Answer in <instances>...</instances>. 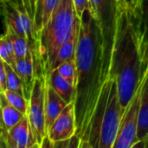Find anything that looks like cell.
Returning a JSON list of instances; mask_svg holds the SVG:
<instances>
[{"label":"cell","mask_w":148,"mask_h":148,"mask_svg":"<svg viewBox=\"0 0 148 148\" xmlns=\"http://www.w3.org/2000/svg\"><path fill=\"white\" fill-rule=\"evenodd\" d=\"M14 2H16L19 6H21L22 8H24L25 9V7H24V4H23V0H14Z\"/></svg>","instance_id":"27"},{"label":"cell","mask_w":148,"mask_h":148,"mask_svg":"<svg viewBox=\"0 0 148 148\" xmlns=\"http://www.w3.org/2000/svg\"><path fill=\"white\" fill-rule=\"evenodd\" d=\"M146 75L143 72L134 14L125 3L120 2V14L109 77L117 83L120 102L124 110Z\"/></svg>","instance_id":"2"},{"label":"cell","mask_w":148,"mask_h":148,"mask_svg":"<svg viewBox=\"0 0 148 148\" xmlns=\"http://www.w3.org/2000/svg\"><path fill=\"white\" fill-rule=\"evenodd\" d=\"M75 62L77 71L75 99V135L81 139L80 147L85 148L88 147L91 121L105 82L101 33L88 4L81 16Z\"/></svg>","instance_id":"1"},{"label":"cell","mask_w":148,"mask_h":148,"mask_svg":"<svg viewBox=\"0 0 148 148\" xmlns=\"http://www.w3.org/2000/svg\"><path fill=\"white\" fill-rule=\"evenodd\" d=\"M37 2H38V0H29V3H30L32 14H33V18H34V15H35V11H36V7Z\"/></svg>","instance_id":"26"},{"label":"cell","mask_w":148,"mask_h":148,"mask_svg":"<svg viewBox=\"0 0 148 148\" xmlns=\"http://www.w3.org/2000/svg\"><path fill=\"white\" fill-rule=\"evenodd\" d=\"M2 7L5 26L10 27L20 36L27 38L30 43H36L34 21L27 10L13 0L2 1Z\"/></svg>","instance_id":"8"},{"label":"cell","mask_w":148,"mask_h":148,"mask_svg":"<svg viewBox=\"0 0 148 148\" xmlns=\"http://www.w3.org/2000/svg\"><path fill=\"white\" fill-rule=\"evenodd\" d=\"M76 133L75 101L67 105L60 115L53 122L47 135L53 143L72 138Z\"/></svg>","instance_id":"9"},{"label":"cell","mask_w":148,"mask_h":148,"mask_svg":"<svg viewBox=\"0 0 148 148\" xmlns=\"http://www.w3.org/2000/svg\"><path fill=\"white\" fill-rule=\"evenodd\" d=\"M66 101L53 88L46 77L45 84V121H46V132L60 115L63 109L67 107Z\"/></svg>","instance_id":"12"},{"label":"cell","mask_w":148,"mask_h":148,"mask_svg":"<svg viewBox=\"0 0 148 148\" xmlns=\"http://www.w3.org/2000/svg\"><path fill=\"white\" fill-rule=\"evenodd\" d=\"M60 75L75 88L77 83V71H76V62L75 58L60 64L57 68Z\"/></svg>","instance_id":"20"},{"label":"cell","mask_w":148,"mask_h":148,"mask_svg":"<svg viewBox=\"0 0 148 148\" xmlns=\"http://www.w3.org/2000/svg\"><path fill=\"white\" fill-rule=\"evenodd\" d=\"M77 16L73 0H59L49 21L39 34L36 53L46 77L53 69L60 47L70 36Z\"/></svg>","instance_id":"4"},{"label":"cell","mask_w":148,"mask_h":148,"mask_svg":"<svg viewBox=\"0 0 148 148\" xmlns=\"http://www.w3.org/2000/svg\"><path fill=\"white\" fill-rule=\"evenodd\" d=\"M47 79L53 88L66 101L68 104L75 101V88L60 75L57 69H53Z\"/></svg>","instance_id":"16"},{"label":"cell","mask_w":148,"mask_h":148,"mask_svg":"<svg viewBox=\"0 0 148 148\" xmlns=\"http://www.w3.org/2000/svg\"><path fill=\"white\" fill-rule=\"evenodd\" d=\"M0 56H1V60L3 61L6 63L10 64L12 67H14L15 65V61L11 58L9 50L7 49V45H6V40H5V36L3 35L1 37V41H0Z\"/></svg>","instance_id":"22"},{"label":"cell","mask_w":148,"mask_h":148,"mask_svg":"<svg viewBox=\"0 0 148 148\" xmlns=\"http://www.w3.org/2000/svg\"><path fill=\"white\" fill-rule=\"evenodd\" d=\"M1 1H6V0H1Z\"/></svg>","instance_id":"28"},{"label":"cell","mask_w":148,"mask_h":148,"mask_svg":"<svg viewBox=\"0 0 148 148\" xmlns=\"http://www.w3.org/2000/svg\"><path fill=\"white\" fill-rule=\"evenodd\" d=\"M120 2L121 0H88V6L101 33L103 78L105 82L109 77L120 14Z\"/></svg>","instance_id":"5"},{"label":"cell","mask_w":148,"mask_h":148,"mask_svg":"<svg viewBox=\"0 0 148 148\" xmlns=\"http://www.w3.org/2000/svg\"><path fill=\"white\" fill-rule=\"evenodd\" d=\"M9 102L16 108L17 110H19L23 114H28V108H29V101L24 97V95H20L16 92H14L10 89H6L4 92H3Z\"/></svg>","instance_id":"21"},{"label":"cell","mask_w":148,"mask_h":148,"mask_svg":"<svg viewBox=\"0 0 148 148\" xmlns=\"http://www.w3.org/2000/svg\"><path fill=\"white\" fill-rule=\"evenodd\" d=\"M7 38L10 40V42L13 44L16 58H23L24 57L28 52L31 49V43L27 38L22 37L19 35H17L13 29H11L10 27L5 26V32L3 34Z\"/></svg>","instance_id":"18"},{"label":"cell","mask_w":148,"mask_h":148,"mask_svg":"<svg viewBox=\"0 0 148 148\" xmlns=\"http://www.w3.org/2000/svg\"><path fill=\"white\" fill-rule=\"evenodd\" d=\"M4 144L8 148L40 147L34 136L27 114L8 131Z\"/></svg>","instance_id":"11"},{"label":"cell","mask_w":148,"mask_h":148,"mask_svg":"<svg viewBox=\"0 0 148 148\" xmlns=\"http://www.w3.org/2000/svg\"><path fill=\"white\" fill-rule=\"evenodd\" d=\"M59 0H38L34 15V27L36 36L49 21Z\"/></svg>","instance_id":"15"},{"label":"cell","mask_w":148,"mask_h":148,"mask_svg":"<svg viewBox=\"0 0 148 148\" xmlns=\"http://www.w3.org/2000/svg\"><path fill=\"white\" fill-rule=\"evenodd\" d=\"M73 1H74V4L76 10L77 15L79 17H81L85 8L88 4V0H73Z\"/></svg>","instance_id":"24"},{"label":"cell","mask_w":148,"mask_h":148,"mask_svg":"<svg viewBox=\"0 0 148 148\" xmlns=\"http://www.w3.org/2000/svg\"><path fill=\"white\" fill-rule=\"evenodd\" d=\"M45 84L46 76L44 75L36 77L29 101L27 114L34 136L40 147L43 139L47 135L45 121Z\"/></svg>","instance_id":"6"},{"label":"cell","mask_w":148,"mask_h":148,"mask_svg":"<svg viewBox=\"0 0 148 148\" xmlns=\"http://www.w3.org/2000/svg\"><path fill=\"white\" fill-rule=\"evenodd\" d=\"M124 112L120 102L117 83L109 77L104 82L91 121L88 147L113 148Z\"/></svg>","instance_id":"3"},{"label":"cell","mask_w":148,"mask_h":148,"mask_svg":"<svg viewBox=\"0 0 148 148\" xmlns=\"http://www.w3.org/2000/svg\"><path fill=\"white\" fill-rule=\"evenodd\" d=\"M3 64H4V67L6 69V74H7L8 89L24 95V83H23V80L17 75V73L16 72L14 68L10 64L6 63L4 62H3Z\"/></svg>","instance_id":"19"},{"label":"cell","mask_w":148,"mask_h":148,"mask_svg":"<svg viewBox=\"0 0 148 148\" xmlns=\"http://www.w3.org/2000/svg\"><path fill=\"white\" fill-rule=\"evenodd\" d=\"M0 105L2 112V122H1V140L2 143H4L8 131L16 125L19 121L23 120L25 116L23 113L14 108L7 100L3 93H1L0 97Z\"/></svg>","instance_id":"14"},{"label":"cell","mask_w":148,"mask_h":148,"mask_svg":"<svg viewBox=\"0 0 148 148\" xmlns=\"http://www.w3.org/2000/svg\"><path fill=\"white\" fill-rule=\"evenodd\" d=\"M122 3H125L131 10H134L138 5L139 0H121Z\"/></svg>","instance_id":"25"},{"label":"cell","mask_w":148,"mask_h":148,"mask_svg":"<svg viewBox=\"0 0 148 148\" xmlns=\"http://www.w3.org/2000/svg\"><path fill=\"white\" fill-rule=\"evenodd\" d=\"M137 138L138 140H147L148 138V73L145 76L141 90Z\"/></svg>","instance_id":"17"},{"label":"cell","mask_w":148,"mask_h":148,"mask_svg":"<svg viewBox=\"0 0 148 148\" xmlns=\"http://www.w3.org/2000/svg\"><path fill=\"white\" fill-rule=\"evenodd\" d=\"M134 26L138 38L143 72L148 73V0H139L134 10Z\"/></svg>","instance_id":"10"},{"label":"cell","mask_w":148,"mask_h":148,"mask_svg":"<svg viewBox=\"0 0 148 148\" xmlns=\"http://www.w3.org/2000/svg\"><path fill=\"white\" fill-rule=\"evenodd\" d=\"M144 80L145 77L123 114L117 137L113 148L133 147L134 144L138 141L137 133L140 108V97Z\"/></svg>","instance_id":"7"},{"label":"cell","mask_w":148,"mask_h":148,"mask_svg":"<svg viewBox=\"0 0 148 148\" xmlns=\"http://www.w3.org/2000/svg\"><path fill=\"white\" fill-rule=\"evenodd\" d=\"M80 28H81V17L77 16L75 21L70 36L60 47L58 50L57 56L53 64V69H56L60 64L75 58V53H76L79 34H80Z\"/></svg>","instance_id":"13"},{"label":"cell","mask_w":148,"mask_h":148,"mask_svg":"<svg viewBox=\"0 0 148 148\" xmlns=\"http://www.w3.org/2000/svg\"><path fill=\"white\" fill-rule=\"evenodd\" d=\"M1 69H0V89L1 93L4 92L6 89H8L7 86V74H6V69L3 64V62L1 60Z\"/></svg>","instance_id":"23"}]
</instances>
